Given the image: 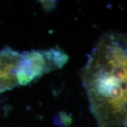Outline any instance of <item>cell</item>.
<instances>
[{
  "instance_id": "cell-3",
  "label": "cell",
  "mask_w": 127,
  "mask_h": 127,
  "mask_svg": "<svg viewBox=\"0 0 127 127\" xmlns=\"http://www.w3.org/2000/svg\"><path fill=\"white\" fill-rule=\"evenodd\" d=\"M21 54L9 47L0 50V95L18 86L16 71Z\"/></svg>"
},
{
  "instance_id": "cell-1",
  "label": "cell",
  "mask_w": 127,
  "mask_h": 127,
  "mask_svg": "<svg viewBox=\"0 0 127 127\" xmlns=\"http://www.w3.org/2000/svg\"><path fill=\"white\" fill-rule=\"evenodd\" d=\"M90 109L99 127H124L127 118V44L107 33L93 47L81 72Z\"/></svg>"
},
{
  "instance_id": "cell-4",
  "label": "cell",
  "mask_w": 127,
  "mask_h": 127,
  "mask_svg": "<svg viewBox=\"0 0 127 127\" xmlns=\"http://www.w3.org/2000/svg\"><path fill=\"white\" fill-rule=\"evenodd\" d=\"M121 36L122 37L123 40L127 44V33H121Z\"/></svg>"
},
{
  "instance_id": "cell-2",
  "label": "cell",
  "mask_w": 127,
  "mask_h": 127,
  "mask_svg": "<svg viewBox=\"0 0 127 127\" xmlns=\"http://www.w3.org/2000/svg\"><path fill=\"white\" fill-rule=\"evenodd\" d=\"M68 59V55L57 47L22 52L16 71L18 86H26L47 73L61 68Z\"/></svg>"
},
{
  "instance_id": "cell-5",
  "label": "cell",
  "mask_w": 127,
  "mask_h": 127,
  "mask_svg": "<svg viewBox=\"0 0 127 127\" xmlns=\"http://www.w3.org/2000/svg\"><path fill=\"white\" fill-rule=\"evenodd\" d=\"M124 127H127V118L126 119V122H125V124H124Z\"/></svg>"
}]
</instances>
